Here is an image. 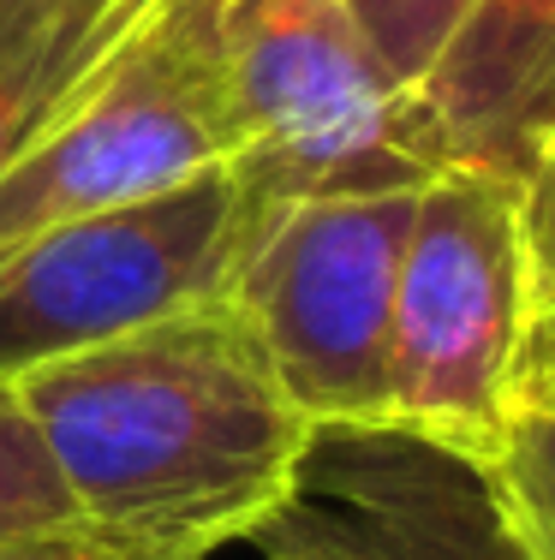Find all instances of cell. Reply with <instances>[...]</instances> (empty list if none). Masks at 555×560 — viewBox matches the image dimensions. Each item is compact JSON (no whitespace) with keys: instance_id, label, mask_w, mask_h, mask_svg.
Listing matches in <instances>:
<instances>
[{"instance_id":"5","label":"cell","mask_w":555,"mask_h":560,"mask_svg":"<svg viewBox=\"0 0 555 560\" xmlns=\"http://www.w3.org/2000/svg\"><path fill=\"white\" fill-rule=\"evenodd\" d=\"M233 167L216 0H162L0 173V250Z\"/></svg>"},{"instance_id":"10","label":"cell","mask_w":555,"mask_h":560,"mask_svg":"<svg viewBox=\"0 0 555 560\" xmlns=\"http://www.w3.org/2000/svg\"><path fill=\"white\" fill-rule=\"evenodd\" d=\"M245 542L263 560H401L359 506L311 471H299V489Z\"/></svg>"},{"instance_id":"14","label":"cell","mask_w":555,"mask_h":560,"mask_svg":"<svg viewBox=\"0 0 555 560\" xmlns=\"http://www.w3.org/2000/svg\"><path fill=\"white\" fill-rule=\"evenodd\" d=\"M0 560H209V555L174 537H143V530H114V525L72 518V525L43 530V537L0 542Z\"/></svg>"},{"instance_id":"6","label":"cell","mask_w":555,"mask_h":560,"mask_svg":"<svg viewBox=\"0 0 555 560\" xmlns=\"http://www.w3.org/2000/svg\"><path fill=\"white\" fill-rule=\"evenodd\" d=\"M245 179L209 167L174 191L60 221L0 250V376L102 346L228 292L251 233Z\"/></svg>"},{"instance_id":"2","label":"cell","mask_w":555,"mask_h":560,"mask_svg":"<svg viewBox=\"0 0 555 560\" xmlns=\"http://www.w3.org/2000/svg\"><path fill=\"white\" fill-rule=\"evenodd\" d=\"M216 24L251 203L418 191L442 173L413 90L377 60L347 0H216Z\"/></svg>"},{"instance_id":"1","label":"cell","mask_w":555,"mask_h":560,"mask_svg":"<svg viewBox=\"0 0 555 560\" xmlns=\"http://www.w3.org/2000/svg\"><path fill=\"white\" fill-rule=\"evenodd\" d=\"M78 518L216 555L299 489L316 423L228 292L12 376Z\"/></svg>"},{"instance_id":"7","label":"cell","mask_w":555,"mask_h":560,"mask_svg":"<svg viewBox=\"0 0 555 560\" xmlns=\"http://www.w3.org/2000/svg\"><path fill=\"white\" fill-rule=\"evenodd\" d=\"M413 108L442 167L520 185L555 138V0H466Z\"/></svg>"},{"instance_id":"3","label":"cell","mask_w":555,"mask_h":560,"mask_svg":"<svg viewBox=\"0 0 555 560\" xmlns=\"http://www.w3.org/2000/svg\"><path fill=\"white\" fill-rule=\"evenodd\" d=\"M532 323V275L513 185L442 167L418 185L394 280L389 435L478 465L496 447Z\"/></svg>"},{"instance_id":"8","label":"cell","mask_w":555,"mask_h":560,"mask_svg":"<svg viewBox=\"0 0 555 560\" xmlns=\"http://www.w3.org/2000/svg\"><path fill=\"white\" fill-rule=\"evenodd\" d=\"M162 0H0V173Z\"/></svg>"},{"instance_id":"9","label":"cell","mask_w":555,"mask_h":560,"mask_svg":"<svg viewBox=\"0 0 555 560\" xmlns=\"http://www.w3.org/2000/svg\"><path fill=\"white\" fill-rule=\"evenodd\" d=\"M478 477L490 483L520 555L555 560V346L525 340L496 447L478 459Z\"/></svg>"},{"instance_id":"13","label":"cell","mask_w":555,"mask_h":560,"mask_svg":"<svg viewBox=\"0 0 555 560\" xmlns=\"http://www.w3.org/2000/svg\"><path fill=\"white\" fill-rule=\"evenodd\" d=\"M513 209H520L525 275H532V323H525V340L555 346V138L537 150L525 179L513 185Z\"/></svg>"},{"instance_id":"11","label":"cell","mask_w":555,"mask_h":560,"mask_svg":"<svg viewBox=\"0 0 555 560\" xmlns=\"http://www.w3.org/2000/svg\"><path fill=\"white\" fill-rule=\"evenodd\" d=\"M72 518L78 506L66 495L31 411H24L19 388L0 376V542L43 537V530H60Z\"/></svg>"},{"instance_id":"12","label":"cell","mask_w":555,"mask_h":560,"mask_svg":"<svg viewBox=\"0 0 555 560\" xmlns=\"http://www.w3.org/2000/svg\"><path fill=\"white\" fill-rule=\"evenodd\" d=\"M347 12L365 31V43L377 48V60L413 90L436 60V48L448 43V31L460 24L466 0H347Z\"/></svg>"},{"instance_id":"4","label":"cell","mask_w":555,"mask_h":560,"mask_svg":"<svg viewBox=\"0 0 555 560\" xmlns=\"http://www.w3.org/2000/svg\"><path fill=\"white\" fill-rule=\"evenodd\" d=\"M418 191L257 203L228 299L316 435L389 430L394 280Z\"/></svg>"}]
</instances>
